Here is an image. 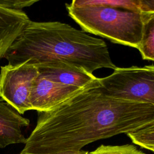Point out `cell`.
I'll return each instance as SVG.
<instances>
[{
	"label": "cell",
	"instance_id": "1",
	"mask_svg": "<svg viewBox=\"0 0 154 154\" xmlns=\"http://www.w3.org/2000/svg\"><path fill=\"white\" fill-rule=\"evenodd\" d=\"M154 124V105L103 94L97 79L55 108L38 112L19 154H69L96 141Z\"/></svg>",
	"mask_w": 154,
	"mask_h": 154
},
{
	"label": "cell",
	"instance_id": "5",
	"mask_svg": "<svg viewBox=\"0 0 154 154\" xmlns=\"http://www.w3.org/2000/svg\"><path fill=\"white\" fill-rule=\"evenodd\" d=\"M37 67L23 63L1 67L0 97L14 108L21 115L32 110L29 103L31 89L39 75Z\"/></svg>",
	"mask_w": 154,
	"mask_h": 154
},
{
	"label": "cell",
	"instance_id": "10",
	"mask_svg": "<svg viewBox=\"0 0 154 154\" xmlns=\"http://www.w3.org/2000/svg\"><path fill=\"white\" fill-rule=\"evenodd\" d=\"M142 14L143 20L142 36L137 49L143 60L154 61V13H142Z\"/></svg>",
	"mask_w": 154,
	"mask_h": 154
},
{
	"label": "cell",
	"instance_id": "13",
	"mask_svg": "<svg viewBox=\"0 0 154 154\" xmlns=\"http://www.w3.org/2000/svg\"><path fill=\"white\" fill-rule=\"evenodd\" d=\"M88 154H146L132 144L101 145Z\"/></svg>",
	"mask_w": 154,
	"mask_h": 154
},
{
	"label": "cell",
	"instance_id": "9",
	"mask_svg": "<svg viewBox=\"0 0 154 154\" xmlns=\"http://www.w3.org/2000/svg\"><path fill=\"white\" fill-rule=\"evenodd\" d=\"M29 20L23 10L0 5V61L5 57L8 49Z\"/></svg>",
	"mask_w": 154,
	"mask_h": 154
},
{
	"label": "cell",
	"instance_id": "4",
	"mask_svg": "<svg viewBox=\"0 0 154 154\" xmlns=\"http://www.w3.org/2000/svg\"><path fill=\"white\" fill-rule=\"evenodd\" d=\"M98 88L104 95L154 105V65L116 67L98 78Z\"/></svg>",
	"mask_w": 154,
	"mask_h": 154
},
{
	"label": "cell",
	"instance_id": "8",
	"mask_svg": "<svg viewBox=\"0 0 154 154\" xmlns=\"http://www.w3.org/2000/svg\"><path fill=\"white\" fill-rule=\"evenodd\" d=\"M29 125V120L23 117L14 108L0 98V147L25 143L22 129Z\"/></svg>",
	"mask_w": 154,
	"mask_h": 154
},
{
	"label": "cell",
	"instance_id": "12",
	"mask_svg": "<svg viewBox=\"0 0 154 154\" xmlns=\"http://www.w3.org/2000/svg\"><path fill=\"white\" fill-rule=\"evenodd\" d=\"M133 143L149 150L154 149V124L127 134Z\"/></svg>",
	"mask_w": 154,
	"mask_h": 154
},
{
	"label": "cell",
	"instance_id": "11",
	"mask_svg": "<svg viewBox=\"0 0 154 154\" xmlns=\"http://www.w3.org/2000/svg\"><path fill=\"white\" fill-rule=\"evenodd\" d=\"M70 4L77 7L94 5L140 12L138 0H73Z\"/></svg>",
	"mask_w": 154,
	"mask_h": 154
},
{
	"label": "cell",
	"instance_id": "2",
	"mask_svg": "<svg viewBox=\"0 0 154 154\" xmlns=\"http://www.w3.org/2000/svg\"><path fill=\"white\" fill-rule=\"evenodd\" d=\"M5 58L11 65L64 62L91 74L99 69L117 67L103 40L57 21L30 20Z\"/></svg>",
	"mask_w": 154,
	"mask_h": 154
},
{
	"label": "cell",
	"instance_id": "7",
	"mask_svg": "<svg viewBox=\"0 0 154 154\" xmlns=\"http://www.w3.org/2000/svg\"><path fill=\"white\" fill-rule=\"evenodd\" d=\"M34 66L41 75L55 82L66 85L82 88L97 79L93 74L64 62L55 61Z\"/></svg>",
	"mask_w": 154,
	"mask_h": 154
},
{
	"label": "cell",
	"instance_id": "14",
	"mask_svg": "<svg viewBox=\"0 0 154 154\" xmlns=\"http://www.w3.org/2000/svg\"><path fill=\"white\" fill-rule=\"evenodd\" d=\"M138 8L142 13H154V0H138Z\"/></svg>",
	"mask_w": 154,
	"mask_h": 154
},
{
	"label": "cell",
	"instance_id": "3",
	"mask_svg": "<svg viewBox=\"0 0 154 154\" xmlns=\"http://www.w3.org/2000/svg\"><path fill=\"white\" fill-rule=\"evenodd\" d=\"M69 16L85 32L111 42L137 49L143 31L140 12L101 6H74L66 4Z\"/></svg>",
	"mask_w": 154,
	"mask_h": 154
},
{
	"label": "cell",
	"instance_id": "16",
	"mask_svg": "<svg viewBox=\"0 0 154 154\" xmlns=\"http://www.w3.org/2000/svg\"><path fill=\"white\" fill-rule=\"evenodd\" d=\"M150 151H152V152H153L154 153V149H152Z\"/></svg>",
	"mask_w": 154,
	"mask_h": 154
},
{
	"label": "cell",
	"instance_id": "15",
	"mask_svg": "<svg viewBox=\"0 0 154 154\" xmlns=\"http://www.w3.org/2000/svg\"><path fill=\"white\" fill-rule=\"evenodd\" d=\"M69 154H88V152L85 151V150L81 149V150H78L77 152H75L70 153H69Z\"/></svg>",
	"mask_w": 154,
	"mask_h": 154
},
{
	"label": "cell",
	"instance_id": "6",
	"mask_svg": "<svg viewBox=\"0 0 154 154\" xmlns=\"http://www.w3.org/2000/svg\"><path fill=\"white\" fill-rule=\"evenodd\" d=\"M81 89L55 82L39 74L31 89L29 103L31 109L38 112L49 111L69 99Z\"/></svg>",
	"mask_w": 154,
	"mask_h": 154
}]
</instances>
